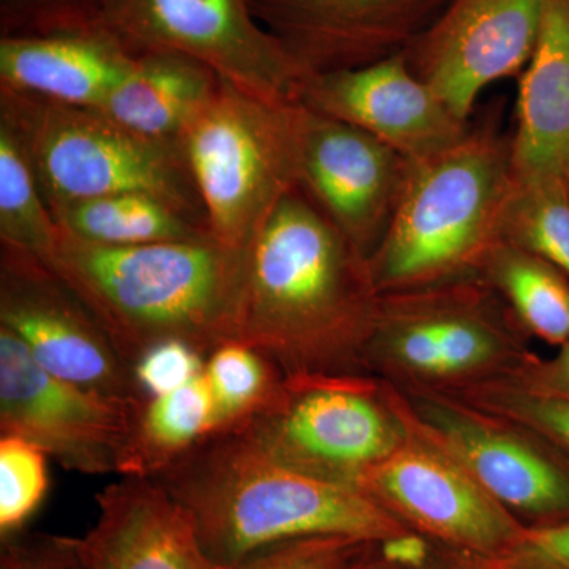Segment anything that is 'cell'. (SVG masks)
<instances>
[{
	"label": "cell",
	"mask_w": 569,
	"mask_h": 569,
	"mask_svg": "<svg viewBox=\"0 0 569 569\" xmlns=\"http://www.w3.org/2000/svg\"><path fill=\"white\" fill-rule=\"evenodd\" d=\"M410 569H511L507 561L498 556L471 552L448 548V546L432 542L429 556L419 567Z\"/></svg>",
	"instance_id": "cell-35"
},
{
	"label": "cell",
	"mask_w": 569,
	"mask_h": 569,
	"mask_svg": "<svg viewBox=\"0 0 569 569\" xmlns=\"http://www.w3.org/2000/svg\"><path fill=\"white\" fill-rule=\"evenodd\" d=\"M369 545L342 535L288 539L254 550L228 569H347Z\"/></svg>",
	"instance_id": "cell-30"
},
{
	"label": "cell",
	"mask_w": 569,
	"mask_h": 569,
	"mask_svg": "<svg viewBox=\"0 0 569 569\" xmlns=\"http://www.w3.org/2000/svg\"><path fill=\"white\" fill-rule=\"evenodd\" d=\"M204 377L213 400L212 433L249 425L282 395L284 373L252 346L230 340L206 356Z\"/></svg>",
	"instance_id": "cell-25"
},
{
	"label": "cell",
	"mask_w": 569,
	"mask_h": 569,
	"mask_svg": "<svg viewBox=\"0 0 569 569\" xmlns=\"http://www.w3.org/2000/svg\"><path fill=\"white\" fill-rule=\"evenodd\" d=\"M48 456L20 437H0V539L22 533L48 488Z\"/></svg>",
	"instance_id": "cell-29"
},
{
	"label": "cell",
	"mask_w": 569,
	"mask_h": 569,
	"mask_svg": "<svg viewBox=\"0 0 569 569\" xmlns=\"http://www.w3.org/2000/svg\"><path fill=\"white\" fill-rule=\"evenodd\" d=\"M381 293L369 258L296 187L246 250L234 340L284 377L372 376Z\"/></svg>",
	"instance_id": "cell-1"
},
{
	"label": "cell",
	"mask_w": 569,
	"mask_h": 569,
	"mask_svg": "<svg viewBox=\"0 0 569 569\" xmlns=\"http://www.w3.org/2000/svg\"><path fill=\"white\" fill-rule=\"evenodd\" d=\"M66 233L111 247L201 241L211 238L197 217L149 193H114L51 209Z\"/></svg>",
	"instance_id": "cell-22"
},
{
	"label": "cell",
	"mask_w": 569,
	"mask_h": 569,
	"mask_svg": "<svg viewBox=\"0 0 569 569\" xmlns=\"http://www.w3.org/2000/svg\"><path fill=\"white\" fill-rule=\"evenodd\" d=\"M0 92V121L24 148L50 209L138 192L163 198L206 223L179 146L146 140L96 110Z\"/></svg>",
	"instance_id": "cell-7"
},
{
	"label": "cell",
	"mask_w": 569,
	"mask_h": 569,
	"mask_svg": "<svg viewBox=\"0 0 569 569\" xmlns=\"http://www.w3.org/2000/svg\"><path fill=\"white\" fill-rule=\"evenodd\" d=\"M96 500L99 518L77 538L86 569H228L209 559L186 512L153 479L122 478Z\"/></svg>",
	"instance_id": "cell-18"
},
{
	"label": "cell",
	"mask_w": 569,
	"mask_h": 569,
	"mask_svg": "<svg viewBox=\"0 0 569 569\" xmlns=\"http://www.w3.org/2000/svg\"><path fill=\"white\" fill-rule=\"evenodd\" d=\"M479 277L503 299L531 339L552 347L569 342V276L548 258L501 239Z\"/></svg>",
	"instance_id": "cell-24"
},
{
	"label": "cell",
	"mask_w": 569,
	"mask_h": 569,
	"mask_svg": "<svg viewBox=\"0 0 569 569\" xmlns=\"http://www.w3.org/2000/svg\"><path fill=\"white\" fill-rule=\"evenodd\" d=\"M408 160L359 127L307 110L299 186L367 258L388 233Z\"/></svg>",
	"instance_id": "cell-15"
},
{
	"label": "cell",
	"mask_w": 569,
	"mask_h": 569,
	"mask_svg": "<svg viewBox=\"0 0 569 569\" xmlns=\"http://www.w3.org/2000/svg\"><path fill=\"white\" fill-rule=\"evenodd\" d=\"M0 569H86L77 538L17 535L2 541Z\"/></svg>",
	"instance_id": "cell-32"
},
{
	"label": "cell",
	"mask_w": 569,
	"mask_h": 569,
	"mask_svg": "<svg viewBox=\"0 0 569 569\" xmlns=\"http://www.w3.org/2000/svg\"><path fill=\"white\" fill-rule=\"evenodd\" d=\"M134 411L54 376L0 326V436L36 445L69 471L118 473Z\"/></svg>",
	"instance_id": "cell-12"
},
{
	"label": "cell",
	"mask_w": 569,
	"mask_h": 569,
	"mask_svg": "<svg viewBox=\"0 0 569 569\" xmlns=\"http://www.w3.org/2000/svg\"><path fill=\"white\" fill-rule=\"evenodd\" d=\"M213 400L204 372L186 387L151 397L134 411L119 456L122 478L152 479L211 436Z\"/></svg>",
	"instance_id": "cell-23"
},
{
	"label": "cell",
	"mask_w": 569,
	"mask_h": 569,
	"mask_svg": "<svg viewBox=\"0 0 569 569\" xmlns=\"http://www.w3.org/2000/svg\"><path fill=\"white\" fill-rule=\"evenodd\" d=\"M511 141L519 187L569 193V0H541L537 44L520 73Z\"/></svg>",
	"instance_id": "cell-19"
},
{
	"label": "cell",
	"mask_w": 569,
	"mask_h": 569,
	"mask_svg": "<svg viewBox=\"0 0 569 569\" xmlns=\"http://www.w3.org/2000/svg\"><path fill=\"white\" fill-rule=\"evenodd\" d=\"M0 326L54 376L133 410L144 402L132 367L69 284L32 254L3 246Z\"/></svg>",
	"instance_id": "cell-11"
},
{
	"label": "cell",
	"mask_w": 569,
	"mask_h": 569,
	"mask_svg": "<svg viewBox=\"0 0 569 569\" xmlns=\"http://www.w3.org/2000/svg\"><path fill=\"white\" fill-rule=\"evenodd\" d=\"M239 430L277 462L355 489L410 437L395 388L376 376L287 378L274 406Z\"/></svg>",
	"instance_id": "cell-8"
},
{
	"label": "cell",
	"mask_w": 569,
	"mask_h": 569,
	"mask_svg": "<svg viewBox=\"0 0 569 569\" xmlns=\"http://www.w3.org/2000/svg\"><path fill=\"white\" fill-rule=\"evenodd\" d=\"M356 489L408 530L448 548L500 557L527 529L456 460L413 430L402 447L359 478Z\"/></svg>",
	"instance_id": "cell-13"
},
{
	"label": "cell",
	"mask_w": 569,
	"mask_h": 569,
	"mask_svg": "<svg viewBox=\"0 0 569 569\" xmlns=\"http://www.w3.org/2000/svg\"><path fill=\"white\" fill-rule=\"evenodd\" d=\"M449 0H250L310 74L359 69L406 50Z\"/></svg>",
	"instance_id": "cell-16"
},
{
	"label": "cell",
	"mask_w": 569,
	"mask_h": 569,
	"mask_svg": "<svg viewBox=\"0 0 569 569\" xmlns=\"http://www.w3.org/2000/svg\"><path fill=\"white\" fill-rule=\"evenodd\" d=\"M539 18L541 0H449L403 56L419 80L470 122L488 86L526 69Z\"/></svg>",
	"instance_id": "cell-14"
},
{
	"label": "cell",
	"mask_w": 569,
	"mask_h": 569,
	"mask_svg": "<svg viewBox=\"0 0 569 569\" xmlns=\"http://www.w3.org/2000/svg\"><path fill=\"white\" fill-rule=\"evenodd\" d=\"M307 108L222 80L181 138L206 227L217 244L246 253L280 201L301 182Z\"/></svg>",
	"instance_id": "cell-6"
},
{
	"label": "cell",
	"mask_w": 569,
	"mask_h": 569,
	"mask_svg": "<svg viewBox=\"0 0 569 569\" xmlns=\"http://www.w3.org/2000/svg\"><path fill=\"white\" fill-rule=\"evenodd\" d=\"M503 239L548 258L569 276V193L561 189H516Z\"/></svg>",
	"instance_id": "cell-28"
},
{
	"label": "cell",
	"mask_w": 569,
	"mask_h": 569,
	"mask_svg": "<svg viewBox=\"0 0 569 569\" xmlns=\"http://www.w3.org/2000/svg\"><path fill=\"white\" fill-rule=\"evenodd\" d=\"M132 58L104 32L7 37L0 41V81L6 91L97 110Z\"/></svg>",
	"instance_id": "cell-20"
},
{
	"label": "cell",
	"mask_w": 569,
	"mask_h": 569,
	"mask_svg": "<svg viewBox=\"0 0 569 569\" xmlns=\"http://www.w3.org/2000/svg\"><path fill=\"white\" fill-rule=\"evenodd\" d=\"M152 479L223 568L288 539L383 542L411 531L361 490L283 466L241 430L211 433Z\"/></svg>",
	"instance_id": "cell-2"
},
{
	"label": "cell",
	"mask_w": 569,
	"mask_h": 569,
	"mask_svg": "<svg viewBox=\"0 0 569 569\" xmlns=\"http://www.w3.org/2000/svg\"><path fill=\"white\" fill-rule=\"evenodd\" d=\"M222 78L176 52H133L121 80L96 111L138 137L179 146Z\"/></svg>",
	"instance_id": "cell-21"
},
{
	"label": "cell",
	"mask_w": 569,
	"mask_h": 569,
	"mask_svg": "<svg viewBox=\"0 0 569 569\" xmlns=\"http://www.w3.org/2000/svg\"><path fill=\"white\" fill-rule=\"evenodd\" d=\"M509 378L537 391L569 397V342L559 347L550 358L533 351Z\"/></svg>",
	"instance_id": "cell-34"
},
{
	"label": "cell",
	"mask_w": 569,
	"mask_h": 569,
	"mask_svg": "<svg viewBox=\"0 0 569 569\" xmlns=\"http://www.w3.org/2000/svg\"><path fill=\"white\" fill-rule=\"evenodd\" d=\"M206 356L183 340H164L149 348L132 366L144 399L168 395L204 372Z\"/></svg>",
	"instance_id": "cell-31"
},
{
	"label": "cell",
	"mask_w": 569,
	"mask_h": 569,
	"mask_svg": "<svg viewBox=\"0 0 569 569\" xmlns=\"http://www.w3.org/2000/svg\"><path fill=\"white\" fill-rule=\"evenodd\" d=\"M395 391L408 429L456 460L522 526L569 522V460L552 445L455 397Z\"/></svg>",
	"instance_id": "cell-10"
},
{
	"label": "cell",
	"mask_w": 569,
	"mask_h": 569,
	"mask_svg": "<svg viewBox=\"0 0 569 569\" xmlns=\"http://www.w3.org/2000/svg\"><path fill=\"white\" fill-rule=\"evenodd\" d=\"M347 569H399L391 561L385 559L378 542L367 546L365 552L358 557Z\"/></svg>",
	"instance_id": "cell-36"
},
{
	"label": "cell",
	"mask_w": 569,
	"mask_h": 569,
	"mask_svg": "<svg viewBox=\"0 0 569 569\" xmlns=\"http://www.w3.org/2000/svg\"><path fill=\"white\" fill-rule=\"evenodd\" d=\"M299 102L366 130L407 159L451 148L471 127L419 80L403 51L359 69L309 74Z\"/></svg>",
	"instance_id": "cell-17"
},
{
	"label": "cell",
	"mask_w": 569,
	"mask_h": 569,
	"mask_svg": "<svg viewBox=\"0 0 569 569\" xmlns=\"http://www.w3.org/2000/svg\"><path fill=\"white\" fill-rule=\"evenodd\" d=\"M518 189L511 134L471 122L451 148L408 160L388 233L369 257L381 295L479 276Z\"/></svg>",
	"instance_id": "cell-4"
},
{
	"label": "cell",
	"mask_w": 569,
	"mask_h": 569,
	"mask_svg": "<svg viewBox=\"0 0 569 569\" xmlns=\"http://www.w3.org/2000/svg\"><path fill=\"white\" fill-rule=\"evenodd\" d=\"M59 228L41 192L24 148L0 121V241L48 264L58 246Z\"/></svg>",
	"instance_id": "cell-26"
},
{
	"label": "cell",
	"mask_w": 569,
	"mask_h": 569,
	"mask_svg": "<svg viewBox=\"0 0 569 569\" xmlns=\"http://www.w3.org/2000/svg\"><path fill=\"white\" fill-rule=\"evenodd\" d=\"M103 32L137 52H176L242 91L299 102L309 71L254 17L250 0H97Z\"/></svg>",
	"instance_id": "cell-9"
},
{
	"label": "cell",
	"mask_w": 569,
	"mask_h": 569,
	"mask_svg": "<svg viewBox=\"0 0 569 569\" xmlns=\"http://www.w3.org/2000/svg\"><path fill=\"white\" fill-rule=\"evenodd\" d=\"M246 253L201 241L111 247L66 231L48 268L102 325L130 367L164 340L201 355L234 340Z\"/></svg>",
	"instance_id": "cell-3"
},
{
	"label": "cell",
	"mask_w": 569,
	"mask_h": 569,
	"mask_svg": "<svg viewBox=\"0 0 569 569\" xmlns=\"http://www.w3.org/2000/svg\"><path fill=\"white\" fill-rule=\"evenodd\" d=\"M443 396L526 427L569 460V397L537 391L509 377Z\"/></svg>",
	"instance_id": "cell-27"
},
{
	"label": "cell",
	"mask_w": 569,
	"mask_h": 569,
	"mask_svg": "<svg viewBox=\"0 0 569 569\" xmlns=\"http://www.w3.org/2000/svg\"><path fill=\"white\" fill-rule=\"evenodd\" d=\"M531 337L482 277L381 295L367 365L406 395H455L512 376Z\"/></svg>",
	"instance_id": "cell-5"
},
{
	"label": "cell",
	"mask_w": 569,
	"mask_h": 569,
	"mask_svg": "<svg viewBox=\"0 0 569 569\" xmlns=\"http://www.w3.org/2000/svg\"><path fill=\"white\" fill-rule=\"evenodd\" d=\"M500 557L511 569H569V522L526 529Z\"/></svg>",
	"instance_id": "cell-33"
}]
</instances>
